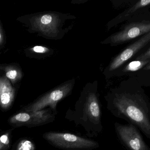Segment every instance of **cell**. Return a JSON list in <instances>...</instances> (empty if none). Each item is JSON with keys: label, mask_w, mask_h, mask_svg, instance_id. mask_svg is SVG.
Returning a JSON list of instances; mask_svg holds the SVG:
<instances>
[{"label": "cell", "mask_w": 150, "mask_h": 150, "mask_svg": "<svg viewBox=\"0 0 150 150\" xmlns=\"http://www.w3.org/2000/svg\"><path fill=\"white\" fill-rule=\"evenodd\" d=\"M107 100L108 110L113 116L134 125L150 140V102L143 95L116 93Z\"/></svg>", "instance_id": "obj_1"}, {"label": "cell", "mask_w": 150, "mask_h": 150, "mask_svg": "<svg viewBox=\"0 0 150 150\" xmlns=\"http://www.w3.org/2000/svg\"><path fill=\"white\" fill-rule=\"evenodd\" d=\"M65 118L83 127L86 136L91 138L97 137L103 132L100 103L94 92H88L82 97L74 109L67 110Z\"/></svg>", "instance_id": "obj_2"}, {"label": "cell", "mask_w": 150, "mask_h": 150, "mask_svg": "<svg viewBox=\"0 0 150 150\" xmlns=\"http://www.w3.org/2000/svg\"><path fill=\"white\" fill-rule=\"evenodd\" d=\"M43 138L52 146L65 150H91L98 149V142L65 132H46Z\"/></svg>", "instance_id": "obj_3"}, {"label": "cell", "mask_w": 150, "mask_h": 150, "mask_svg": "<svg viewBox=\"0 0 150 150\" xmlns=\"http://www.w3.org/2000/svg\"><path fill=\"white\" fill-rule=\"evenodd\" d=\"M72 89L71 84L64 85L43 95L31 104L23 107L26 112H37L49 107L54 115L58 114L57 105L59 101L69 94Z\"/></svg>", "instance_id": "obj_4"}, {"label": "cell", "mask_w": 150, "mask_h": 150, "mask_svg": "<svg viewBox=\"0 0 150 150\" xmlns=\"http://www.w3.org/2000/svg\"><path fill=\"white\" fill-rule=\"evenodd\" d=\"M55 115L50 108L37 112L23 111L10 118L9 122L16 126L31 127L43 126L53 122Z\"/></svg>", "instance_id": "obj_5"}, {"label": "cell", "mask_w": 150, "mask_h": 150, "mask_svg": "<svg viewBox=\"0 0 150 150\" xmlns=\"http://www.w3.org/2000/svg\"><path fill=\"white\" fill-rule=\"evenodd\" d=\"M116 134L120 141L128 150H150L138 129L132 124L115 123Z\"/></svg>", "instance_id": "obj_6"}, {"label": "cell", "mask_w": 150, "mask_h": 150, "mask_svg": "<svg viewBox=\"0 0 150 150\" xmlns=\"http://www.w3.org/2000/svg\"><path fill=\"white\" fill-rule=\"evenodd\" d=\"M29 24L33 31L41 32L51 37L56 36L58 32L59 20L54 14H45L34 16L29 18Z\"/></svg>", "instance_id": "obj_7"}, {"label": "cell", "mask_w": 150, "mask_h": 150, "mask_svg": "<svg viewBox=\"0 0 150 150\" xmlns=\"http://www.w3.org/2000/svg\"><path fill=\"white\" fill-rule=\"evenodd\" d=\"M150 32V22L134 23L127 26L123 30L111 37V42L124 43Z\"/></svg>", "instance_id": "obj_8"}, {"label": "cell", "mask_w": 150, "mask_h": 150, "mask_svg": "<svg viewBox=\"0 0 150 150\" xmlns=\"http://www.w3.org/2000/svg\"><path fill=\"white\" fill-rule=\"evenodd\" d=\"M150 42V32L142 36L138 40L124 49L115 58L109 67L110 70H114L134 56L138 51Z\"/></svg>", "instance_id": "obj_9"}, {"label": "cell", "mask_w": 150, "mask_h": 150, "mask_svg": "<svg viewBox=\"0 0 150 150\" xmlns=\"http://www.w3.org/2000/svg\"><path fill=\"white\" fill-rule=\"evenodd\" d=\"M16 89L6 77L0 68V107L8 109L14 102Z\"/></svg>", "instance_id": "obj_10"}, {"label": "cell", "mask_w": 150, "mask_h": 150, "mask_svg": "<svg viewBox=\"0 0 150 150\" xmlns=\"http://www.w3.org/2000/svg\"><path fill=\"white\" fill-rule=\"evenodd\" d=\"M0 68L13 86L21 81L23 77V72L18 64H1Z\"/></svg>", "instance_id": "obj_11"}, {"label": "cell", "mask_w": 150, "mask_h": 150, "mask_svg": "<svg viewBox=\"0 0 150 150\" xmlns=\"http://www.w3.org/2000/svg\"><path fill=\"white\" fill-rule=\"evenodd\" d=\"M150 63V59L133 61L126 66L123 69V71L125 72L137 71L143 67H145Z\"/></svg>", "instance_id": "obj_12"}, {"label": "cell", "mask_w": 150, "mask_h": 150, "mask_svg": "<svg viewBox=\"0 0 150 150\" xmlns=\"http://www.w3.org/2000/svg\"><path fill=\"white\" fill-rule=\"evenodd\" d=\"M34 144L28 139H24L19 142L17 146L16 150H35Z\"/></svg>", "instance_id": "obj_13"}, {"label": "cell", "mask_w": 150, "mask_h": 150, "mask_svg": "<svg viewBox=\"0 0 150 150\" xmlns=\"http://www.w3.org/2000/svg\"><path fill=\"white\" fill-rule=\"evenodd\" d=\"M10 133H4L0 136V150H6L8 149L9 146Z\"/></svg>", "instance_id": "obj_14"}, {"label": "cell", "mask_w": 150, "mask_h": 150, "mask_svg": "<svg viewBox=\"0 0 150 150\" xmlns=\"http://www.w3.org/2000/svg\"><path fill=\"white\" fill-rule=\"evenodd\" d=\"M49 51L48 48L42 46H35L28 49V51L34 53H45Z\"/></svg>", "instance_id": "obj_15"}, {"label": "cell", "mask_w": 150, "mask_h": 150, "mask_svg": "<svg viewBox=\"0 0 150 150\" xmlns=\"http://www.w3.org/2000/svg\"><path fill=\"white\" fill-rule=\"evenodd\" d=\"M6 44V38L3 28L0 20V51L5 46Z\"/></svg>", "instance_id": "obj_16"}, {"label": "cell", "mask_w": 150, "mask_h": 150, "mask_svg": "<svg viewBox=\"0 0 150 150\" xmlns=\"http://www.w3.org/2000/svg\"><path fill=\"white\" fill-rule=\"evenodd\" d=\"M150 59V48L146 52L137 57V60H145Z\"/></svg>", "instance_id": "obj_17"}, {"label": "cell", "mask_w": 150, "mask_h": 150, "mask_svg": "<svg viewBox=\"0 0 150 150\" xmlns=\"http://www.w3.org/2000/svg\"><path fill=\"white\" fill-rule=\"evenodd\" d=\"M144 70H150V63L148 64V65H146L145 67H144Z\"/></svg>", "instance_id": "obj_18"}]
</instances>
